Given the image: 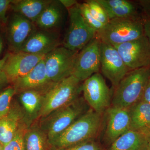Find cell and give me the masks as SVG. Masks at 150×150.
Listing matches in <instances>:
<instances>
[{
	"label": "cell",
	"instance_id": "cell-1",
	"mask_svg": "<svg viewBox=\"0 0 150 150\" xmlns=\"http://www.w3.org/2000/svg\"><path fill=\"white\" fill-rule=\"evenodd\" d=\"M102 115L90 108L59 137L49 143L50 150L68 147L93 140L99 132Z\"/></svg>",
	"mask_w": 150,
	"mask_h": 150
},
{
	"label": "cell",
	"instance_id": "cell-2",
	"mask_svg": "<svg viewBox=\"0 0 150 150\" xmlns=\"http://www.w3.org/2000/svg\"><path fill=\"white\" fill-rule=\"evenodd\" d=\"M83 98L77 99L39 119V125L45 132L49 143L67 130L88 110Z\"/></svg>",
	"mask_w": 150,
	"mask_h": 150
},
{
	"label": "cell",
	"instance_id": "cell-3",
	"mask_svg": "<svg viewBox=\"0 0 150 150\" xmlns=\"http://www.w3.org/2000/svg\"><path fill=\"white\" fill-rule=\"evenodd\" d=\"M150 68L130 71L114 89L112 106L129 108L142 99L150 78Z\"/></svg>",
	"mask_w": 150,
	"mask_h": 150
},
{
	"label": "cell",
	"instance_id": "cell-4",
	"mask_svg": "<svg viewBox=\"0 0 150 150\" xmlns=\"http://www.w3.org/2000/svg\"><path fill=\"white\" fill-rule=\"evenodd\" d=\"M74 76L52 84L45 92L38 119L68 105L79 97L82 85Z\"/></svg>",
	"mask_w": 150,
	"mask_h": 150
},
{
	"label": "cell",
	"instance_id": "cell-5",
	"mask_svg": "<svg viewBox=\"0 0 150 150\" xmlns=\"http://www.w3.org/2000/svg\"><path fill=\"white\" fill-rule=\"evenodd\" d=\"M144 35L142 20L115 18L110 20L96 37L101 42L115 46Z\"/></svg>",
	"mask_w": 150,
	"mask_h": 150
},
{
	"label": "cell",
	"instance_id": "cell-6",
	"mask_svg": "<svg viewBox=\"0 0 150 150\" xmlns=\"http://www.w3.org/2000/svg\"><path fill=\"white\" fill-rule=\"evenodd\" d=\"M67 10L69 24L63 40V46L71 51L79 52L96 37L97 33L84 20L81 13L79 4Z\"/></svg>",
	"mask_w": 150,
	"mask_h": 150
},
{
	"label": "cell",
	"instance_id": "cell-7",
	"mask_svg": "<svg viewBox=\"0 0 150 150\" xmlns=\"http://www.w3.org/2000/svg\"><path fill=\"white\" fill-rule=\"evenodd\" d=\"M79 52L59 46L46 54L44 63L46 74L51 82H58L72 75Z\"/></svg>",
	"mask_w": 150,
	"mask_h": 150
},
{
	"label": "cell",
	"instance_id": "cell-8",
	"mask_svg": "<svg viewBox=\"0 0 150 150\" xmlns=\"http://www.w3.org/2000/svg\"><path fill=\"white\" fill-rule=\"evenodd\" d=\"M82 91L86 102L97 113L102 115L110 107V90L100 73L94 74L84 81Z\"/></svg>",
	"mask_w": 150,
	"mask_h": 150
},
{
	"label": "cell",
	"instance_id": "cell-9",
	"mask_svg": "<svg viewBox=\"0 0 150 150\" xmlns=\"http://www.w3.org/2000/svg\"><path fill=\"white\" fill-rule=\"evenodd\" d=\"M100 41L96 37L78 53L72 75L80 82L84 81L100 70Z\"/></svg>",
	"mask_w": 150,
	"mask_h": 150
},
{
	"label": "cell",
	"instance_id": "cell-10",
	"mask_svg": "<svg viewBox=\"0 0 150 150\" xmlns=\"http://www.w3.org/2000/svg\"><path fill=\"white\" fill-rule=\"evenodd\" d=\"M114 47L130 71L150 68V45L145 35Z\"/></svg>",
	"mask_w": 150,
	"mask_h": 150
},
{
	"label": "cell",
	"instance_id": "cell-11",
	"mask_svg": "<svg viewBox=\"0 0 150 150\" xmlns=\"http://www.w3.org/2000/svg\"><path fill=\"white\" fill-rule=\"evenodd\" d=\"M100 70L111 82L114 89L131 71L114 46L100 41Z\"/></svg>",
	"mask_w": 150,
	"mask_h": 150
},
{
	"label": "cell",
	"instance_id": "cell-12",
	"mask_svg": "<svg viewBox=\"0 0 150 150\" xmlns=\"http://www.w3.org/2000/svg\"><path fill=\"white\" fill-rule=\"evenodd\" d=\"M46 55L29 54L21 51L9 54L4 68L10 83L27 74Z\"/></svg>",
	"mask_w": 150,
	"mask_h": 150
},
{
	"label": "cell",
	"instance_id": "cell-13",
	"mask_svg": "<svg viewBox=\"0 0 150 150\" xmlns=\"http://www.w3.org/2000/svg\"><path fill=\"white\" fill-rule=\"evenodd\" d=\"M105 139L111 144L118 137L130 130L129 108L109 107L105 111Z\"/></svg>",
	"mask_w": 150,
	"mask_h": 150
},
{
	"label": "cell",
	"instance_id": "cell-14",
	"mask_svg": "<svg viewBox=\"0 0 150 150\" xmlns=\"http://www.w3.org/2000/svg\"><path fill=\"white\" fill-rule=\"evenodd\" d=\"M32 22L19 14L15 13L11 18L7 30L10 50L18 52L28 38L35 30Z\"/></svg>",
	"mask_w": 150,
	"mask_h": 150
},
{
	"label": "cell",
	"instance_id": "cell-15",
	"mask_svg": "<svg viewBox=\"0 0 150 150\" xmlns=\"http://www.w3.org/2000/svg\"><path fill=\"white\" fill-rule=\"evenodd\" d=\"M16 93L29 90L45 91L52 85L46 74L44 59L33 69L22 77L12 82Z\"/></svg>",
	"mask_w": 150,
	"mask_h": 150
},
{
	"label": "cell",
	"instance_id": "cell-16",
	"mask_svg": "<svg viewBox=\"0 0 150 150\" xmlns=\"http://www.w3.org/2000/svg\"><path fill=\"white\" fill-rule=\"evenodd\" d=\"M59 38L54 33L44 30L35 29L20 51L29 54L46 55L59 47Z\"/></svg>",
	"mask_w": 150,
	"mask_h": 150
},
{
	"label": "cell",
	"instance_id": "cell-17",
	"mask_svg": "<svg viewBox=\"0 0 150 150\" xmlns=\"http://www.w3.org/2000/svg\"><path fill=\"white\" fill-rule=\"evenodd\" d=\"M106 11L109 20L129 18L142 20L137 2L127 0H97Z\"/></svg>",
	"mask_w": 150,
	"mask_h": 150
},
{
	"label": "cell",
	"instance_id": "cell-18",
	"mask_svg": "<svg viewBox=\"0 0 150 150\" xmlns=\"http://www.w3.org/2000/svg\"><path fill=\"white\" fill-rule=\"evenodd\" d=\"M25 123H26L22 108L18 105L11 106L8 113L0 119V143L3 147L13 139Z\"/></svg>",
	"mask_w": 150,
	"mask_h": 150
},
{
	"label": "cell",
	"instance_id": "cell-19",
	"mask_svg": "<svg viewBox=\"0 0 150 150\" xmlns=\"http://www.w3.org/2000/svg\"><path fill=\"white\" fill-rule=\"evenodd\" d=\"M45 91L29 90L18 93L19 99L24 112L25 120L29 126L38 119Z\"/></svg>",
	"mask_w": 150,
	"mask_h": 150
},
{
	"label": "cell",
	"instance_id": "cell-20",
	"mask_svg": "<svg viewBox=\"0 0 150 150\" xmlns=\"http://www.w3.org/2000/svg\"><path fill=\"white\" fill-rule=\"evenodd\" d=\"M51 0H15L13 1L11 8L19 14L35 23L40 14L51 2Z\"/></svg>",
	"mask_w": 150,
	"mask_h": 150
},
{
	"label": "cell",
	"instance_id": "cell-21",
	"mask_svg": "<svg viewBox=\"0 0 150 150\" xmlns=\"http://www.w3.org/2000/svg\"><path fill=\"white\" fill-rule=\"evenodd\" d=\"M149 145L143 133L129 130L112 142L109 150H146Z\"/></svg>",
	"mask_w": 150,
	"mask_h": 150
},
{
	"label": "cell",
	"instance_id": "cell-22",
	"mask_svg": "<svg viewBox=\"0 0 150 150\" xmlns=\"http://www.w3.org/2000/svg\"><path fill=\"white\" fill-rule=\"evenodd\" d=\"M63 7L60 1H52L40 14L35 24L46 30L58 27L63 20Z\"/></svg>",
	"mask_w": 150,
	"mask_h": 150
},
{
	"label": "cell",
	"instance_id": "cell-23",
	"mask_svg": "<svg viewBox=\"0 0 150 150\" xmlns=\"http://www.w3.org/2000/svg\"><path fill=\"white\" fill-rule=\"evenodd\" d=\"M130 130L141 131L150 125V104L143 100L129 108Z\"/></svg>",
	"mask_w": 150,
	"mask_h": 150
},
{
	"label": "cell",
	"instance_id": "cell-24",
	"mask_svg": "<svg viewBox=\"0 0 150 150\" xmlns=\"http://www.w3.org/2000/svg\"><path fill=\"white\" fill-rule=\"evenodd\" d=\"M25 150H50L48 138L39 124H33L25 133Z\"/></svg>",
	"mask_w": 150,
	"mask_h": 150
},
{
	"label": "cell",
	"instance_id": "cell-25",
	"mask_svg": "<svg viewBox=\"0 0 150 150\" xmlns=\"http://www.w3.org/2000/svg\"><path fill=\"white\" fill-rule=\"evenodd\" d=\"M16 93L13 86L8 87L0 92V119L8 113L12 99Z\"/></svg>",
	"mask_w": 150,
	"mask_h": 150
},
{
	"label": "cell",
	"instance_id": "cell-26",
	"mask_svg": "<svg viewBox=\"0 0 150 150\" xmlns=\"http://www.w3.org/2000/svg\"><path fill=\"white\" fill-rule=\"evenodd\" d=\"M85 2L93 16L104 25L107 24L110 20L107 12L97 0H88Z\"/></svg>",
	"mask_w": 150,
	"mask_h": 150
},
{
	"label": "cell",
	"instance_id": "cell-27",
	"mask_svg": "<svg viewBox=\"0 0 150 150\" xmlns=\"http://www.w3.org/2000/svg\"><path fill=\"white\" fill-rule=\"evenodd\" d=\"M29 126L23 123L20 127L13 139L3 147V150H25L24 136L25 131Z\"/></svg>",
	"mask_w": 150,
	"mask_h": 150
},
{
	"label": "cell",
	"instance_id": "cell-28",
	"mask_svg": "<svg viewBox=\"0 0 150 150\" xmlns=\"http://www.w3.org/2000/svg\"><path fill=\"white\" fill-rule=\"evenodd\" d=\"M79 8L85 21L90 27L95 30L97 33L103 28L105 25L93 16L86 2L79 4Z\"/></svg>",
	"mask_w": 150,
	"mask_h": 150
},
{
	"label": "cell",
	"instance_id": "cell-29",
	"mask_svg": "<svg viewBox=\"0 0 150 150\" xmlns=\"http://www.w3.org/2000/svg\"><path fill=\"white\" fill-rule=\"evenodd\" d=\"M53 150H101L99 146L93 140L88 141L81 144L68 147L61 148Z\"/></svg>",
	"mask_w": 150,
	"mask_h": 150
},
{
	"label": "cell",
	"instance_id": "cell-30",
	"mask_svg": "<svg viewBox=\"0 0 150 150\" xmlns=\"http://www.w3.org/2000/svg\"><path fill=\"white\" fill-rule=\"evenodd\" d=\"M11 0H0V25L4 26L8 22L7 12L12 2Z\"/></svg>",
	"mask_w": 150,
	"mask_h": 150
},
{
	"label": "cell",
	"instance_id": "cell-31",
	"mask_svg": "<svg viewBox=\"0 0 150 150\" xmlns=\"http://www.w3.org/2000/svg\"><path fill=\"white\" fill-rule=\"evenodd\" d=\"M8 54H6L3 59L0 60V92L6 88L7 86L10 83L4 68Z\"/></svg>",
	"mask_w": 150,
	"mask_h": 150
},
{
	"label": "cell",
	"instance_id": "cell-32",
	"mask_svg": "<svg viewBox=\"0 0 150 150\" xmlns=\"http://www.w3.org/2000/svg\"><path fill=\"white\" fill-rule=\"evenodd\" d=\"M143 21L150 19V0L137 1Z\"/></svg>",
	"mask_w": 150,
	"mask_h": 150
},
{
	"label": "cell",
	"instance_id": "cell-33",
	"mask_svg": "<svg viewBox=\"0 0 150 150\" xmlns=\"http://www.w3.org/2000/svg\"><path fill=\"white\" fill-rule=\"evenodd\" d=\"M141 100L150 104V78L145 87Z\"/></svg>",
	"mask_w": 150,
	"mask_h": 150
},
{
	"label": "cell",
	"instance_id": "cell-34",
	"mask_svg": "<svg viewBox=\"0 0 150 150\" xmlns=\"http://www.w3.org/2000/svg\"><path fill=\"white\" fill-rule=\"evenodd\" d=\"M143 25L144 35L148 38L150 45V19L144 21Z\"/></svg>",
	"mask_w": 150,
	"mask_h": 150
},
{
	"label": "cell",
	"instance_id": "cell-35",
	"mask_svg": "<svg viewBox=\"0 0 150 150\" xmlns=\"http://www.w3.org/2000/svg\"><path fill=\"white\" fill-rule=\"evenodd\" d=\"M59 1L63 6L67 9L72 7L78 4V2L75 0H60Z\"/></svg>",
	"mask_w": 150,
	"mask_h": 150
},
{
	"label": "cell",
	"instance_id": "cell-36",
	"mask_svg": "<svg viewBox=\"0 0 150 150\" xmlns=\"http://www.w3.org/2000/svg\"><path fill=\"white\" fill-rule=\"evenodd\" d=\"M140 132H142L144 135L149 144H150V125Z\"/></svg>",
	"mask_w": 150,
	"mask_h": 150
},
{
	"label": "cell",
	"instance_id": "cell-37",
	"mask_svg": "<svg viewBox=\"0 0 150 150\" xmlns=\"http://www.w3.org/2000/svg\"><path fill=\"white\" fill-rule=\"evenodd\" d=\"M3 42L1 36L0 35V54L1 53L3 49Z\"/></svg>",
	"mask_w": 150,
	"mask_h": 150
},
{
	"label": "cell",
	"instance_id": "cell-38",
	"mask_svg": "<svg viewBox=\"0 0 150 150\" xmlns=\"http://www.w3.org/2000/svg\"><path fill=\"white\" fill-rule=\"evenodd\" d=\"M0 150H3V146L0 143Z\"/></svg>",
	"mask_w": 150,
	"mask_h": 150
},
{
	"label": "cell",
	"instance_id": "cell-39",
	"mask_svg": "<svg viewBox=\"0 0 150 150\" xmlns=\"http://www.w3.org/2000/svg\"><path fill=\"white\" fill-rule=\"evenodd\" d=\"M146 150H150V144H149V146H148L147 149Z\"/></svg>",
	"mask_w": 150,
	"mask_h": 150
},
{
	"label": "cell",
	"instance_id": "cell-40",
	"mask_svg": "<svg viewBox=\"0 0 150 150\" xmlns=\"http://www.w3.org/2000/svg\"></svg>",
	"mask_w": 150,
	"mask_h": 150
}]
</instances>
